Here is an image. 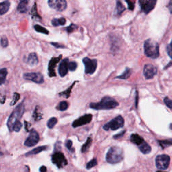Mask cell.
Masks as SVG:
<instances>
[{"mask_svg": "<svg viewBox=\"0 0 172 172\" xmlns=\"http://www.w3.org/2000/svg\"><path fill=\"white\" fill-rule=\"evenodd\" d=\"M24 110L25 107L23 101L22 102L16 106V108L13 110L12 114H10L9 117L8 118V122H7V126H8L10 132H12L13 131V126H14L15 124L17 123L20 122V119H21V118L23 116L24 112Z\"/></svg>", "mask_w": 172, "mask_h": 172, "instance_id": "6da1fadb", "label": "cell"}, {"mask_svg": "<svg viewBox=\"0 0 172 172\" xmlns=\"http://www.w3.org/2000/svg\"><path fill=\"white\" fill-rule=\"evenodd\" d=\"M119 105V103L114 98L109 96H105L98 103H91L90 104V108L96 110H112L115 108Z\"/></svg>", "mask_w": 172, "mask_h": 172, "instance_id": "7a4b0ae2", "label": "cell"}, {"mask_svg": "<svg viewBox=\"0 0 172 172\" xmlns=\"http://www.w3.org/2000/svg\"><path fill=\"white\" fill-rule=\"evenodd\" d=\"M144 53L151 59H157L159 56V46L153 40L148 39L144 42Z\"/></svg>", "mask_w": 172, "mask_h": 172, "instance_id": "3957f363", "label": "cell"}, {"mask_svg": "<svg viewBox=\"0 0 172 172\" xmlns=\"http://www.w3.org/2000/svg\"><path fill=\"white\" fill-rule=\"evenodd\" d=\"M124 159V153L120 147L114 146L110 147L106 154V160L108 163L116 164Z\"/></svg>", "mask_w": 172, "mask_h": 172, "instance_id": "277c9868", "label": "cell"}, {"mask_svg": "<svg viewBox=\"0 0 172 172\" xmlns=\"http://www.w3.org/2000/svg\"><path fill=\"white\" fill-rule=\"evenodd\" d=\"M124 124V120L121 116H118L114 119L111 120L110 122L106 123L103 126V129L105 130H116L123 128Z\"/></svg>", "mask_w": 172, "mask_h": 172, "instance_id": "5b68a950", "label": "cell"}, {"mask_svg": "<svg viewBox=\"0 0 172 172\" xmlns=\"http://www.w3.org/2000/svg\"><path fill=\"white\" fill-rule=\"evenodd\" d=\"M51 161L54 165L60 169L66 166L68 162L64 154L60 151H55L51 156Z\"/></svg>", "mask_w": 172, "mask_h": 172, "instance_id": "8992f818", "label": "cell"}, {"mask_svg": "<svg viewBox=\"0 0 172 172\" xmlns=\"http://www.w3.org/2000/svg\"><path fill=\"white\" fill-rule=\"evenodd\" d=\"M170 163V157L167 155H159L156 158V165L158 170H167Z\"/></svg>", "mask_w": 172, "mask_h": 172, "instance_id": "52a82bcc", "label": "cell"}, {"mask_svg": "<svg viewBox=\"0 0 172 172\" xmlns=\"http://www.w3.org/2000/svg\"><path fill=\"white\" fill-rule=\"evenodd\" d=\"M83 63L85 65V73L86 74L92 75L96 71L97 66V61L96 59H92L88 57H85L83 59Z\"/></svg>", "mask_w": 172, "mask_h": 172, "instance_id": "ba28073f", "label": "cell"}, {"mask_svg": "<svg viewBox=\"0 0 172 172\" xmlns=\"http://www.w3.org/2000/svg\"><path fill=\"white\" fill-rule=\"evenodd\" d=\"M139 2L141 10L145 14H148L154 9L156 5L157 0H139Z\"/></svg>", "mask_w": 172, "mask_h": 172, "instance_id": "9c48e42d", "label": "cell"}, {"mask_svg": "<svg viewBox=\"0 0 172 172\" xmlns=\"http://www.w3.org/2000/svg\"><path fill=\"white\" fill-rule=\"evenodd\" d=\"M40 137L38 133L35 129H31L30 131V134L24 142V145L26 147H33L38 143Z\"/></svg>", "mask_w": 172, "mask_h": 172, "instance_id": "30bf717a", "label": "cell"}, {"mask_svg": "<svg viewBox=\"0 0 172 172\" xmlns=\"http://www.w3.org/2000/svg\"><path fill=\"white\" fill-rule=\"evenodd\" d=\"M48 3L50 8L59 12L65 10L67 5L66 0H49Z\"/></svg>", "mask_w": 172, "mask_h": 172, "instance_id": "8fae6325", "label": "cell"}, {"mask_svg": "<svg viewBox=\"0 0 172 172\" xmlns=\"http://www.w3.org/2000/svg\"><path fill=\"white\" fill-rule=\"evenodd\" d=\"M24 78L26 80L32 81L36 83H44V77L40 73H27L24 75Z\"/></svg>", "mask_w": 172, "mask_h": 172, "instance_id": "7c38bea8", "label": "cell"}, {"mask_svg": "<svg viewBox=\"0 0 172 172\" xmlns=\"http://www.w3.org/2000/svg\"><path fill=\"white\" fill-rule=\"evenodd\" d=\"M92 114H85V115L79 117L77 120H74L72 123V126L73 128H77L83 125H86V124H89L92 121Z\"/></svg>", "mask_w": 172, "mask_h": 172, "instance_id": "4fadbf2b", "label": "cell"}, {"mask_svg": "<svg viewBox=\"0 0 172 172\" xmlns=\"http://www.w3.org/2000/svg\"><path fill=\"white\" fill-rule=\"evenodd\" d=\"M157 73V69L153 65H151V64H146V65H145L143 69V75L147 79L153 78L155 75H156Z\"/></svg>", "mask_w": 172, "mask_h": 172, "instance_id": "5bb4252c", "label": "cell"}, {"mask_svg": "<svg viewBox=\"0 0 172 172\" xmlns=\"http://www.w3.org/2000/svg\"><path fill=\"white\" fill-rule=\"evenodd\" d=\"M61 58H62V55H60L58 57H53V58H52L51 60H50V62L49 63V67H48L49 76L50 77H55L56 75V73L55 71V67L57 63L59 61Z\"/></svg>", "mask_w": 172, "mask_h": 172, "instance_id": "9a60e30c", "label": "cell"}, {"mask_svg": "<svg viewBox=\"0 0 172 172\" xmlns=\"http://www.w3.org/2000/svg\"><path fill=\"white\" fill-rule=\"evenodd\" d=\"M69 59L65 58V59L62 60V61L60 62V65L59 66V73L60 77H65L69 71Z\"/></svg>", "mask_w": 172, "mask_h": 172, "instance_id": "2e32d148", "label": "cell"}, {"mask_svg": "<svg viewBox=\"0 0 172 172\" xmlns=\"http://www.w3.org/2000/svg\"><path fill=\"white\" fill-rule=\"evenodd\" d=\"M26 63L30 66H35L38 63V58L37 56L36 53H32L29 54V55L27 58Z\"/></svg>", "mask_w": 172, "mask_h": 172, "instance_id": "e0dca14e", "label": "cell"}, {"mask_svg": "<svg viewBox=\"0 0 172 172\" xmlns=\"http://www.w3.org/2000/svg\"><path fill=\"white\" fill-rule=\"evenodd\" d=\"M47 149H49V147L47 146H41V147H38L35 148V149H32V151H29V152L27 153L26 154V157H29V156H35V155H37L40 153L42 152V151H45Z\"/></svg>", "mask_w": 172, "mask_h": 172, "instance_id": "ac0fdd59", "label": "cell"}, {"mask_svg": "<svg viewBox=\"0 0 172 172\" xmlns=\"http://www.w3.org/2000/svg\"><path fill=\"white\" fill-rule=\"evenodd\" d=\"M130 140L131 142L137 145L139 147V145H141L144 142V139H143L142 137L139 136L138 134H132L131 136L130 137Z\"/></svg>", "mask_w": 172, "mask_h": 172, "instance_id": "d6986e66", "label": "cell"}, {"mask_svg": "<svg viewBox=\"0 0 172 172\" xmlns=\"http://www.w3.org/2000/svg\"><path fill=\"white\" fill-rule=\"evenodd\" d=\"M30 0H20L18 6V11L20 13H26L28 11V4Z\"/></svg>", "mask_w": 172, "mask_h": 172, "instance_id": "ffe728a7", "label": "cell"}, {"mask_svg": "<svg viewBox=\"0 0 172 172\" xmlns=\"http://www.w3.org/2000/svg\"><path fill=\"white\" fill-rule=\"evenodd\" d=\"M10 7V3L8 0L0 3V16L4 15L8 12Z\"/></svg>", "mask_w": 172, "mask_h": 172, "instance_id": "44dd1931", "label": "cell"}, {"mask_svg": "<svg viewBox=\"0 0 172 172\" xmlns=\"http://www.w3.org/2000/svg\"><path fill=\"white\" fill-rule=\"evenodd\" d=\"M138 147H139L140 151L143 154H148L151 151V147L149 145V144L145 142V141H144V142Z\"/></svg>", "mask_w": 172, "mask_h": 172, "instance_id": "7402d4cb", "label": "cell"}, {"mask_svg": "<svg viewBox=\"0 0 172 172\" xmlns=\"http://www.w3.org/2000/svg\"><path fill=\"white\" fill-rule=\"evenodd\" d=\"M33 119H35V120L36 121H38L42 119V114L40 112V107L37 106L35 110H34V112H33Z\"/></svg>", "mask_w": 172, "mask_h": 172, "instance_id": "603a6c76", "label": "cell"}, {"mask_svg": "<svg viewBox=\"0 0 172 172\" xmlns=\"http://www.w3.org/2000/svg\"><path fill=\"white\" fill-rule=\"evenodd\" d=\"M7 75H8V70L6 68L0 69V86L5 83Z\"/></svg>", "mask_w": 172, "mask_h": 172, "instance_id": "cb8c5ba5", "label": "cell"}, {"mask_svg": "<svg viewBox=\"0 0 172 172\" xmlns=\"http://www.w3.org/2000/svg\"><path fill=\"white\" fill-rule=\"evenodd\" d=\"M92 137H88L87 139V141H86V142L84 143L82 147V153H86L87 152V151L89 150L90 149V147L91 146V145H92Z\"/></svg>", "mask_w": 172, "mask_h": 172, "instance_id": "d4e9b609", "label": "cell"}, {"mask_svg": "<svg viewBox=\"0 0 172 172\" xmlns=\"http://www.w3.org/2000/svg\"><path fill=\"white\" fill-rule=\"evenodd\" d=\"M52 24L54 26H63L66 24V20L64 18H54L52 20Z\"/></svg>", "mask_w": 172, "mask_h": 172, "instance_id": "484cf974", "label": "cell"}, {"mask_svg": "<svg viewBox=\"0 0 172 172\" xmlns=\"http://www.w3.org/2000/svg\"><path fill=\"white\" fill-rule=\"evenodd\" d=\"M125 8L123 5V3H121L120 0H116V15L120 16L124 10H125Z\"/></svg>", "mask_w": 172, "mask_h": 172, "instance_id": "4316f807", "label": "cell"}, {"mask_svg": "<svg viewBox=\"0 0 172 172\" xmlns=\"http://www.w3.org/2000/svg\"><path fill=\"white\" fill-rule=\"evenodd\" d=\"M160 147L162 149H165V148L170 147L172 145V139H166V140H160L158 141Z\"/></svg>", "mask_w": 172, "mask_h": 172, "instance_id": "83f0119b", "label": "cell"}, {"mask_svg": "<svg viewBox=\"0 0 172 172\" xmlns=\"http://www.w3.org/2000/svg\"><path fill=\"white\" fill-rule=\"evenodd\" d=\"M131 73H132V71H131V69L129 68H126V70L124 71V72L121 74L120 75L118 76L116 78L121 79H127L130 76Z\"/></svg>", "mask_w": 172, "mask_h": 172, "instance_id": "f1b7e54d", "label": "cell"}, {"mask_svg": "<svg viewBox=\"0 0 172 172\" xmlns=\"http://www.w3.org/2000/svg\"><path fill=\"white\" fill-rule=\"evenodd\" d=\"M68 106L69 104L66 101H62V102H60L59 104V105L56 107V109L60 111H65L68 108Z\"/></svg>", "mask_w": 172, "mask_h": 172, "instance_id": "f546056e", "label": "cell"}, {"mask_svg": "<svg viewBox=\"0 0 172 172\" xmlns=\"http://www.w3.org/2000/svg\"><path fill=\"white\" fill-rule=\"evenodd\" d=\"M34 28H35L36 31L38 32L45 34V35H49V32L48 30H46V28H44V27L40 26V25H38V24L35 25V26H34Z\"/></svg>", "mask_w": 172, "mask_h": 172, "instance_id": "4dcf8cb0", "label": "cell"}, {"mask_svg": "<svg viewBox=\"0 0 172 172\" xmlns=\"http://www.w3.org/2000/svg\"><path fill=\"white\" fill-rule=\"evenodd\" d=\"M57 119L55 117H52L49 120L48 122H47V126H48L49 129H53L55 126L56 125V124L57 123Z\"/></svg>", "mask_w": 172, "mask_h": 172, "instance_id": "1f68e13d", "label": "cell"}, {"mask_svg": "<svg viewBox=\"0 0 172 172\" xmlns=\"http://www.w3.org/2000/svg\"><path fill=\"white\" fill-rule=\"evenodd\" d=\"M75 83H76V82H74L73 84H72V85L68 89L66 90L65 91V92H63V93H59V96H64L65 97H66V98H68V97H69V96H70L71 92V89L73 88V87L74 86V85H75Z\"/></svg>", "mask_w": 172, "mask_h": 172, "instance_id": "d6a6232c", "label": "cell"}, {"mask_svg": "<svg viewBox=\"0 0 172 172\" xmlns=\"http://www.w3.org/2000/svg\"><path fill=\"white\" fill-rule=\"evenodd\" d=\"M97 159H96V158H93V159L90 161L89 162L87 163L86 169H87V170L92 169V168H93V167H95L96 166H97Z\"/></svg>", "mask_w": 172, "mask_h": 172, "instance_id": "836d02e7", "label": "cell"}, {"mask_svg": "<svg viewBox=\"0 0 172 172\" xmlns=\"http://www.w3.org/2000/svg\"><path fill=\"white\" fill-rule=\"evenodd\" d=\"M69 70H70L71 71H75L77 67V63L75 61H71L69 62Z\"/></svg>", "mask_w": 172, "mask_h": 172, "instance_id": "e575fe53", "label": "cell"}, {"mask_svg": "<svg viewBox=\"0 0 172 172\" xmlns=\"http://www.w3.org/2000/svg\"><path fill=\"white\" fill-rule=\"evenodd\" d=\"M0 43H1L2 46L4 47V48H5V47L8 46V45H9L8 40V38H6V36H3L2 37L1 40H0Z\"/></svg>", "mask_w": 172, "mask_h": 172, "instance_id": "d590c367", "label": "cell"}, {"mask_svg": "<svg viewBox=\"0 0 172 172\" xmlns=\"http://www.w3.org/2000/svg\"><path fill=\"white\" fill-rule=\"evenodd\" d=\"M32 15L33 16V18H35V19H36L38 18V19H41L40 18V16L38 14V12H37V9H36V4L35 3V5H34L32 9Z\"/></svg>", "mask_w": 172, "mask_h": 172, "instance_id": "8d00e7d4", "label": "cell"}, {"mask_svg": "<svg viewBox=\"0 0 172 172\" xmlns=\"http://www.w3.org/2000/svg\"><path fill=\"white\" fill-rule=\"evenodd\" d=\"M20 95L18 93H13V100H12L11 104H10V106H13L14 104H16V103L18 102L20 99Z\"/></svg>", "mask_w": 172, "mask_h": 172, "instance_id": "74e56055", "label": "cell"}, {"mask_svg": "<svg viewBox=\"0 0 172 172\" xmlns=\"http://www.w3.org/2000/svg\"><path fill=\"white\" fill-rule=\"evenodd\" d=\"M77 28H78V26H77V25L74 24H71L69 26L67 27V28H66V30H67V32H68V33H71L73 31H75V30Z\"/></svg>", "mask_w": 172, "mask_h": 172, "instance_id": "f35d334b", "label": "cell"}, {"mask_svg": "<svg viewBox=\"0 0 172 172\" xmlns=\"http://www.w3.org/2000/svg\"><path fill=\"white\" fill-rule=\"evenodd\" d=\"M164 103L170 109H172V100L168 97H166L164 98Z\"/></svg>", "mask_w": 172, "mask_h": 172, "instance_id": "ab89813d", "label": "cell"}, {"mask_svg": "<svg viewBox=\"0 0 172 172\" xmlns=\"http://www.w3.org/2000/svg\"><path fill=\"white\" fill-rule=\"evenodd\" d=\"M22 124L20 123V121L18 123H17L14 126H13V131H15V132H19V131H20V130H21L22 129Z\"/></svg>", "mask_w": 172, "mask_h": 172, "instance_id": "60d3db41", "label": "cell"}, {"mask_svg": "<svg viewBox=\"0 0 172 172\" xmlns=\"http://www.w3.org/2000/svg\"><path fill=\"white\" fill-rule=\"evenodd\" d=\"M126 2L127 3V5H128V9L129 10H131V11H133V10L134 9V3L131 1V0H125Z\"/></svg>", "mask_w": 172, "mask_h": 172, "instance_id": "b9f144b4", "label": "cell"}, {"mask_svg": "<svg viewBox=\"0 0 172 172\" xmlns=\"http://www.w3.org/2000/svg\"><path fill=\"white\" fill-rule=\"evenodd\" d=\"M166 50H167V53L168 54V55H169V57L172 59V40L167 46Z\"/></svg>", "mask_w": 172, "mask_h": 172, "instance_id": "7bdbcfd3", "label": "cell"}, {"mask_svg": "<svg viewBox=\"0 0 172 172\" xmlns=\"http://www.w3.org/2000/svg\"><path fill=\"white\" fill-rule=\"evenodd\" d=\"M65 146L70 151H71V152H73V149H72V146H73V142L71 140H67V142L65 143Z\"/></svg>", "mask_w": 172, "mask_h": 172, "instance_id": "ee69618b", "label": "cell"}, {"mask_svg": "<svg viewBox=\"0 0 172 172\" xmlns=\"http://www.w3.org/2000/svg\"><path fill=\"white\" fill-rule=\"evenodd\" d=\"M50 44L53 46H54L55 47H56L57 49H63V48H66V47L64 46V45H60V44L59 43H57V42H50Z\"/></svg>", "mask_w": 172, "mask_h": 172, "instance_id": "f6af8a7d", "label": "cell"}, {"mask_svg": "<svg viewBox=\"0 0 172 172\" xmlns=\"http://www.w3.org/2000/svg\"><path fill=\"white\" fill-rule=\"evenodd\" d=\"M24 125H25V129L28 132H30V124L29 123L27 122V121H24Z\"/></svg>", "mask_w": 172, "mask_h": 172, "instance_id": "bcb514c9", "label": "cell"}, {"mask_svg": "<svg viewBox=\"0 0 172 172\" xmlns=\"http://www.w3.org/2000/svg\"><path fill=\"white\" fill-rule=\"evenodd\" d=\"M125 132L126 131L124 130V131H123V132H121L120 133H119V134H117L116 135H115V136H114V139H119V138H120V137H123V135H124V134L125 133Z\"/></svg>", "mask_w": 172, "mask_h": 172, "instance_id": "7dc6e473", "label": "cell"}, {"mask_svg": "<svg viewBox=\"0 0 172 172\" xmlns=\"http://www.w3.org/2000/svg\"><path fill=\"white\" fill-rule=\"evenodd\" d=\"M167 8L169 9L170 13L172 14V0H170L169 2V4L167 5Z\"/></svg>", "mask_w": 172, "mask_h": 172, "instance_id": "c3c4849f", "label": "cell"}, {"mask_svg": "<svg viewBox=\"0 0 172 172\" xmlns=\"http://www.w3.org/2000/svg\"><path fill=\"white\" fill-rule=\"evenodd\" d=\"M5 96H3L2 95H1V94H0V103L4 104L5 103Z\"/></svg>", "mask_w": 172, "mask_h": 172, "instance_id": "681fc988", "label": "cell"}, {"mask_svg": "<svg viewBox=\"0 0 172 172\" xmlns=\"http://www.w3.org/2000/svg\"><path fill=\"white\" fill-rule=\"evenodd\" d=\"M39 171H41V172H46L47 171V169H46V167L45 166H42V167H40Z\"/></svg>", "mask_w": 172, "mask_h": 172, "instance_id": "f907efd6", "label": "cell"}, {"mask_svg": "<svg viewBox=\"0 0 172 172\" xmlns=\"http://www.w3.org/2000/svg\"><path fill=\"white\" fill-rule=\"evenodd\" d=\"M3 155V153L1 151V149H0V156H2Z\"/></svg>", "mask_w": 172, "mask_h": 172, "instance_id": "816d5d0a", "label": "cell"}]
</instances>
